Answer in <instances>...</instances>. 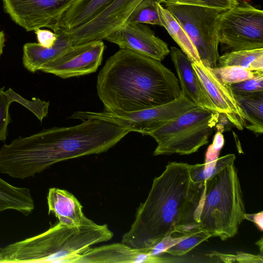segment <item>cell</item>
Returning <instances> with one entry per match:
<instances>
[{"instance_id":"obj_1","label":"cell","mask_w":263,"mask_h":263,"mask_svg":"<svg viewBox=\"0 0 263 263\" xmlns=\"http://www.w3.org/2000/svg\"><path fill=\"white\" fill-rule=\"evenodd\" d=\"M129 132L115 122L98 119L45 129L3 145L0 173L20 179L34 177L57 163L105 152Z\"/></svg>"},{"instance_id":"obj_2","label":"cell","mask_w":263,"mask_h":263,"mask_svg":"<svg viewBox=\"0 0 263 263\" xmlns=\"http://www.w3.org/2000/svg\"><path fill=\"white\" fill-rule=\"evenodd\" d=\"M190 165L168 162L162 173L154 179L148 196L137 209L135 220L123 235L122 242L133 248L149 249L165 236L186 233L185 227L198 224L195 214L204 182L192 180Z\"/></svg>"},{"instance_id":"obj_3","label":"cell","mask_w":263,"mask_h":263,"mask_svg":"<svg viewBox=\"0 0 263 263\" xmlns=\"http://www.w3.org/2000/svg\"><path fill=\"white\" fill-rule=\"evenodd\" d=\"M161 62L121 48L108 59L97 80L104 110L135 111L177 99L181 93L178 78Z\"/></svg>"},{"instance_id":"obj_4","label":"cell","mask_w":263,"mask_h":263,"mask_svg":"<svg viewBox=\"0 0 263 263\" xmlns=\"http://www.w3.org/2000/svg\"><path fill=\"white\" fill-rule=\"evenodd\" d=\"M114 235L107 224L91 220L79 226L59 222L45 232L2 248L1 263H73L80 254Z\"/></svg>"},{"instance_id":"obj_5","label":"cell","mask_w":263,"mask_h":263,"mask_svg":"<svg viewBox=\"0 0 263 263\" xmlns=\"http://www.w3.org/2000/svg\"><path fill=\"white\" fill-rule=\"evenodd\" d=\"M246 214L234 163L204 181L195 220L211 237L226 240L236 235Z\"/></svg>"},{"instance_id":"obj_6","label":"cell","mask_w":263,"mask_h":263,"mask_svg":"<svg viewBox=\"0 0 263 263\" xmlns=\"http://www.w3.org/2000/svg\"><path fill=\"white\" fill-rule=\"evenodd\" d=\"M221 116L198 106L151 132L148 135L157 143L153 155H190L197 152L208 143L215 128L221 129Z\"/></svg>"},{"instance_id":"obj_7","label":"cell","mask_w":263,"mask_h":263,"mask_svg":"<svg viewBox=\"0 0 263 263\" xmlns=\"http://www.w3.org/2000/svg\"><path fill=\"white\" fill-rule=\"evenodd\" d=\"M187 34L202 64L213 69L219 57L218 36L219 10L185 5H166Z\"/></svg>"},{"instance_id":"obj_8","label":"cell","mask_w":263,"mask_h":263,"mask_svg":"<svg viewBox=\"0 0 263 263\" xmlns=\"http://www.w3.org/2000/svg\"><path fill=\"white\" fill-rule=\"evenodd\" d=\"M218 36L219 43L230 51L263 48L262 10L241 2L222 11L218 20Z\"/></svg>"},{"instance_id":"obj_9","label":"cell","mask_w":263,"mask_h":263,"mask_svg":"<svg viewBox=\"0 0 263 263\" xmlns=\"http://www.w3.org/2000/svg\"><path fill=\"white\" fill-rule=\"evenodd\" d=\"M198 107L181 92L175 100L161 105L132 112H112L79 111L71 119H102L115 122L130 132L147 135L185 112Z\"/></svg>"},{"instance_id":"obj_10","label":"cell","mask_w":263,"mask_h":263,"mask_svg":"<svg viewBox=\"0 0 263 263\" xmlns=\"http://www.w3.org/2000/svg\"><path fill=\"white\" fill-rule=\"evenodd\" d=\"M76 0H2L5 11L27 31L42 28L53 30Z\"/></svg>"},{"instance_id":"obj_11","label":"cell","mask_w":263,"mask_h":263,"mask_svg":"<svg viewBox=\"0 0 263 263\" xmlns=\"http://www.w3.org/2000/svg\"><path fill=\"white\" fill-rule=\"evenodd\" d=\"M104 49L102 41L72 46L40 70L63 79L95 72L101 64Z\"/></svg>"},{"instance_id":"obj_12","label":"cell","mask_w":263,"mask_h":263,"mask_svg":"<svg viewBox=\"0 0 263 263\" xmlns=\"http://www.w3.org/2000/svg\"><path fill=\"white\" fill-rule=\"evenodd\" d=\"M141 0H116L104 11L85 25L64 30L72 45L102 41L125 23Z\"/></svg>"},{"instance_id":"obj_13","label":"cell","mask_w":263,"mask_h":263,"mask_svg":"<svg viewBox=\"0 0 263 263\" xmlns=\"http://www.w3.org/2000/svg\"><path fill=\"white\" fill-rule=\"evenodd\" d=\"M144 24H124L108 34L104 39L128 49L158 61L170 54L167 44L155 35Z\"/></svg>"},{"instance_id":"obj_14","label":"cell","mask_w":263,"mask_h":263,"mask_svg":"<svg viewBox=\"0 0 263 263\" xmlns=\"http://www.w3.org/2000/svg\"><path fill=\"white\" fill-rule=\"evenodd\" d=\"M192 67L204 90L216 108L235 127L242 130L245 126V116L229 85L223 83L212 69L200 63H192Z\"/></svg>"},{"instance_id":"obj_15","label":"cell","mask_w":263,"mask_h":263,"mask_svg":"<svg viewBox=\"0 0 263 263\" xmlns=\"http://www.w3.org/2000/svg\"><path fill=\"white\" fill-rule=\"evenodd\" d=\"M164 258L152 256L144 249H138L123 242L91 248L80 254L73 263H158L166 262Z\"/></svg>"},{"instance_id":"obj_16","label":"cell","mask_w":263,"mask_h":263,"mask_svg":"<svg viewBox=\"0 0 263 263\" xmlns=\"http://www.w3.org/2000/svg\"><path fill=\"white\" fill-rule=\"evenodd\" d=\"M170 50L183 94L198 107L217 112L192 67L193 62L181 49L171 47Z\"/></svg>"},{"instance_id":"obj_17","label":"cell","mask_w":263,"mask_h":263,"mask_svg":"<svg viewBox=\"0 0 263 263\" xmlns=\"http://www.w3.org/2000/svg\"><path fill=\"white\" fill-rule=\"evenodd\" d=\"M47 200L48 214H54L62 224L79 226L91 221L83 213L82 206L77 198L66 190L50 188Z\"/></svg>"},{"instance_id":"obj_18","label":"cell","mask_w":263,"mask_h":263,"mask_svg":"<svg viewBox=\"0 0 263 263\" xmlns=\"http://www.w3.org/2000/svg\"><path fill=\"white\" fill-rule=\"evenodd\" d=\"M53 31L57 40L51 47H44L38 43H27L23 46V64L28 71L35 72L73 46L65 32L58 27Z\"/></svg>"},{"instance_id":"obj_19","label":"cell","mask_w":263,"mask_h":263,"mask_svg":"<svg viewBox=\"0 0 263 263\" xmlns=\"http://www.w3.org/2000/svg\"><path fill=\"white\" fill-rule=\"evenodd\" d=\"M115 1L76 0L64 13L57 27L69 30L81 27L94 19Z\"/></svg>"},{"instance_id":"obj_20","label":"cell","mask_w":263,"mask_h":263,"mask_svg":"<svg viewBox=\"0 0 263 263\" xmlns=\"http://www.w3.org/2000/svg\"><path fill=\"white\" fill-rule=\"evenodd\" d=\"M0 88V141H4L7 136V128L11 121L9 107L11 103L16 102L31 111L40 121H42L48 112L49 102L42 101L39 98L28 100L15 92L11 88L4 90Z\"/></svg>"},{"instance_id":"obj_21","label":"cell","mask_w":263,"mask_h":263,"mask_svg":"<svg viewBox=\"0 0 263 263\" xmlns=\"http://www.w3.org/2000/svg\"><path fill=\"white\" fill-rule=\"evenodd\" d=\"M34 209L29 189L14 186L0 177V212L12 210L28 216Z\"/></svg>"},{"instance_id":"obj_22","label":"cell","mask_w":263,"mask_h":263,"mask_svg":"<svg viewBox=\"0 0 263 263\" xmlns=\"http://www.w3.org/2000/svg\"><path fill=\"white\" fill-rule=\"evenodd\" d=\"M157 10L161 26L165 28L181 50L193 63L201 62L193 44L176 18L161 4L158 5Z\"/></svg>"},{"instance_id":"obj_23","label":"cell","mask_w":263,"mask_h":263,"mask_svg":"<svg viewBox=\"0 0 263 263\" xmlns=\"http://www.w3.org/2000/svg\"><path fill=\"white\" fill-rule=\"evenodd\" d=\"M234 95L245 116V128L256 134H262L263 91Z\"/></svg>"},{"instance_id":"obj_24","label":"cell","mask_w":263,"mask_h":263,"mask_svg":"<svg viewBox=\"0 0 263 263\" xmlns=\"http://www.w3.org/2000/svg\"><path fill=\"white\" fill-rule=\"evenodd\" d=\"M230 66L252 71H263V48L230 51L219 56L217 67Z\"/></svg>"},{"instance_id":"obj_25","label":"cell","mask_w":263,"mask_h":263,"mask_svg":"<svg viewBox=\"0 0 263 263\" xmlns=\"http://www.w3.org/2000/svg\"><path fill=\"white\" fill-rule=\"evenodd\" d=\"M235 158L234 154H229L218 157L216 161L212 162L190 165L191 179L195 182H203L234 163Z\"/></svg>"},{"instance_id":"obj_26","label":"cell","mask_w":263,"mask_h":263,"mask_svg":"<svg viewBox=\"0 0 263 263\" xmlns=\"http://www.w3.org/2000/svg\"><path fill=\"white\" fill-rule=\"evenodd\" d=\"M161 3L162 0H141L124 24L140 23L161 26L157 6Z\"/></svg>"},{"instance_id":"obj_27","label":"cell","mask_w":263,"mask_h":263,"mask_svg":"<svg viewBox=\"0 0 263 263\" xmlns=\"http://www.w3.org/2000/svg\"><path fill=\"white\" fill-rule=\"evenodd\" d=\"M210 237H211V234L205 230L199 228L189 234L174 246L168 248L165 253L173 256L184 255Z\"/></svg>"},{"instance_id":"obj_28","label":"cell","mask_w":263,"mask_h":263,"mask_svg":"<svg viewBox=\"0 0 263 263\" xmlns=\"http://www.w3.org/2000/svg\"><path fill=\"white\" fill-rule=\"evenodd\" d=\"M215 76L224 84L230 85L253 77L257 71L236 66L216 67L212 69Z\"/></svg>"},{"instance_id":"obj_29","label":"cell","mask_w":263,"mask_h":263,"mask_svg":"<svg viewBox=\"0 0 263 263\" xmlns=\"http://www.w3.org/2000/svg\"><path fill=\"white\" fill-rule=\"evenodd\" d=\"M239 0H162L166 5H185L226 11L236 6Z\"/></svg>"},{"instance_id":"obj_30","label":"cell","mask_w":263,"mask_h":263,"mask_svg":"<svg viewBox=\"0 0 263 263\" xmlns=\"http://www.w3.org/2000/svg\"><path fill=\"white\" fill-rule=\"evenodd\" d=\"M229 85L235 94L246 95L263 91V71H257L251 78Z\"/></svg>"},{"instance_id":"obj_31","label":"cell","mask_w":263,"mask_h":263,"mask_svg":"<svg viewBox=\"0 0 263 263\" xmlns=\"http://www.w3.org/2000/svg\"><path fill=\"white\" fill-rule=\"evenodd\" d=\"M236 255L226 254L217 252H213L209 255L210 257H216L221 261L226 262H263L262 255H254L244 252H237Z\"/></svg>"},{"instance_id":"obj_32","label":"cell","mask_w":263,"mask_h":263,"mask_svg":"<svg viewBox=\"0 0 263 263\" xmlns=\"http://www.w3.org/2000/svg\"><path fill=\"white\" fill-rule=\"evenodd\" d=\"M38 43L41 46L49 48L55 43L58 34L47 29H37L34 30Z\"/></svg>"},{"instance_id":"obj_33","label":"cell","mask_w":263,"mask_h":263,"mask_svg":"<svg viewBox=\"0 0 263 263\" xmlns=\"http://www.w3.org/2000/svg\"><path fill=\"white\" fill-rule=\"evenodd\" d=\"M245 219L253 222L260 231L263 230V213L261 211L259 213L253 214H245Z\"/></svg>"},{"instance_id":"obj_34","label":"cell","mask_w":263,"mask_h":263,"mask_svg":"<svg viewBox=\"0 0 263 263\" xmlns=\"http://www.w3.org/2000/svg\"><path fill=\"white\" fill-rule=\"evenodd\" d=\"M6 37L5 33L3 31H0V57L2 55L5 47Z\"/></svg>"},{"instance_id":"obj_35","label":"cell","mask_w":263,"mask_h":263,"mask_svg":"<svg viewBox=\"0 0 263 263\" xmlns=\"http://www.w3.org/2000/svg\"><path fill=\"white\" fill-rule=\"evenodd\" d=\"M256 244L260 248V252L262 253V238H261L259 241L256 242Z\"/></svg>"},{"instance_id":"obj_36","label":"cell","mask_w":263,"mask_h":263,"mask_svg":"<svg viewBox=\"0 0 263 263\" xmlns=\"http://www.w3.org/2000/svg\"><path fill=\"white\" fill-rule=\"evenodd\" d=\"M2 249V248L0 247V262H1V252Z\"/></svg>"}]
</instances>
